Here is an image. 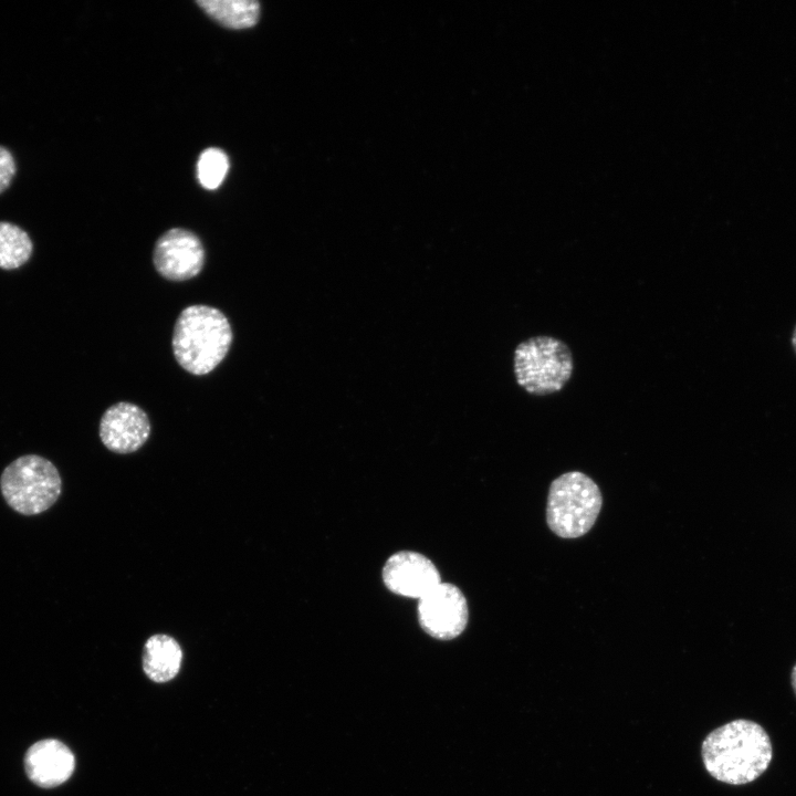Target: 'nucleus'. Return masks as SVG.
Instances as JSON below:
<instances>
[{
    "instance_id": "nucleus-1",
    "label": "nucleus",
    "mask_w": 796,
    "mask_h": 796,
    "mask_svg": "<svg viewBox=\"0 0 796 796\" xmlns=\"http://www.w3.org/2000/svg\"><path fill=\"white\" fill-rule=\"evenodd\" d=\"M701 756L708 773L730 785L758 778L769 766L773 747L765 729L752 720L737 719L710 732Z\"/></svg>"
},
{
    "instance_id": "nucleus-2",
    "label": "nucleus",
    "mask_w": 796,
    "mask_h": 796,
    "mask_svg": "<svg viewBox=\"0 0 796 796\" xmlns=\"http://www.w3.org/2000/svg\"><path fill=\"white\" fill-rule=\"evenodd\" d=\"M233 339L228 317L218 308L195 304L178 315L171 338L176 362L187 373H211L227 356Z\"/></svg>"
},
{
    "instance_id": "nucleus-3",
    "label": "nucleus",
    "mask_w": 796,
    "mask_h": 796,
    "mask_svg": "<svg viewBox=\"0 0 796 796\" xmlns=\"http://www.w3.org/2000/svg\"><path fill=\"white\" fill-rule=\"evenodd\" d=\"M601 506L603 496L596 482L580 471H569L549 485L546 524L558 537L578 538L593 528Z\"/></svg>"
},
{
    "instance_id": "nucleus-4",
    "label": "nucleus",
    "mask_w": 796,
    "mask_h": 796,
    "mask_svg": "<svg viewBox=\"0 0 796 796\" xmlns=\"http://www.w3.org/2000/svg\"><path fill=\"white\" fill-rule=\"evenodd\" d=\"M0 490L7 504L22 515H36L49 510L62 492L56 467L38 454L13 460L0 475Z\"/></svg>"
},
{
    "instance_id": "nucleus-5",
    "label": "nucleus",
    "mask_w": 796,
    "mask_h": 796,
    "mask_svg": "<svg viewBox=\"0 0 796 796\" xmlns=\"http://www.w3.org/2000/svg\"><path fill=\"white\" fill-rule=\"evenodd\" d=\"M513 362L516 383L534 396L562 390L574 369L569 347L561 339L546 335L520 343L514 350Z\"/></svg>"
},
{
    "instance_id": "nucleus-6",
    "label": "nucleus",
    "mask_w": 796,
    "mask_h": 796,
    "mask_svg": "<svg viewBox=\"0 0 796 796\" xmlns=\"http://www.w3.org/2000/svg\"><path fill=\"white\" fill-rule=\"evenodd\" d=\"M418 600L419 625L429 636L450 640L465 629L469 620L468 603L455 585L441 582Z\"/></svg>"
},
{
    "instance_id": "nucleus-7",
    "label": "nucleus",
    "mask_w": 796,
    "mask_h": 796,
    "mask_svg": "<svg viewBox=\"0 0 796 796\" xmlns=\"http://www.w3.org/2000/svg\"><path fill=\"white\" fill-rule=\"evenodd\" d=\"M205 248L199 237L190 230L172 228L156 241L153 263L160 276L182 282L197 276L205 265Z\"/></svg>"
},
{
    "instance_id": "nucleus-8",
    "label": "nucleus",
    "mask_w": 796,
    "mask_h": 796,
    "mask_svg": "<svg viewBox=\"0 0 796 796\" xmlns=\"http://www.w3.org/2000/svg\"><path fill=\"white\" fill-rule=\"evenodd\" d=\"M151 431L148 415L139 406L118 401L108 407L101 420L98 433L103 444L115 453L137 451L148 440Z\"/></svg>"
},
{
    "instance_id": "nucleus-9",
    "label": "nucleus",
    "mask_w": 796,
    "mask_h": 796,
    "mask_svg": "<svg viewBox=\"0 0 796 796\" xmlns=\"http://www.w3.org/2000/svg\"><path fill=\"white\" fill-rule=\"evenodd\" d=\"M385 586L399 596L420 599L441 583L434 564L412 551L392 554L383 567Z\"/></svg>"
},
{
    "instance_id": "nucleus-10",
    "label": "nucleus",
    "mask_w": 796,
    "mask_h": 796,
    "mask_svg": "<svg viewBox=\"0 0 796 796\" xmlns=\"http://www.w3.org/2000/svg\"><path fill=\"white\" fill-rule=\"evenodd\" d=\"M75 758L61 741L45 739L32 744L24 756V768L29 779L43 788L56 787L73 774Z\"/></svg>"
},
{
    "instance_id": "nucleus-11",
    "label": "nucleus",
    "mask_w": 796,
    "mask_h": 796,
    "mask_svg": "<svg viewBox=\"0 0 796 796\" xmlns=\"http://www.w3.org/2000/svg\"><path fill=\"white\" fill-rule=\"evenodd\" d=\"M182 651L175 638L164 633L150 636L143 649V669L154 682H167L179 672Z\"/></svg>"
},
{
    "instance_id": "nucleus-12",
    "label": "nucleus",
    "mask_w": 796,
    "mask_h": 796,
    "mask_svg": "<svg viewBox=\"0 0 796 796\" xmlns=\"http://www.w3.org/2000/svg\"><path fill=\"white\" fill-rule=\"evenodd\" d=\"M197 4L218 23L230 29L250 28L260 15V4L253 0H200Z\"/></svg>"
},
{
    "instance_id": "nucleus-13",
    "label": "nucleus",
    "mask_w": 796,
    "mask_h": 796,
    "mask_svg": "<svg viewBox=\"0 0 796 796\" xmlns=\"http://www.w3.org/2000/svg\"><path fill=\"white\" fill-rule=\"evenodd\" d=\"M33 243L22 228L0 221V269L14 270L31 256Z\"/></svg>"
},
{
    "instance_id": "nucleus-14",
    "label": "nucleus",
    "mask_w": 796,
    "mask_h": 796,
    "mask_svg": "<svg viewBox=\"0 0 796 796\" xmlns=\"http://www.w3.org/2000/svg\"><path fill=\"white\" fill-rule=\"evenodd\" d=\"M229 169L228 156L222 149L203 150L197 163V177L200 185L209 190L218 188Z\"/></svg>"
},
{
    "instance_id": "nucleus-15",
    "label": "nucleus",
    "mask_w": 796,
    "mask_h": 796,
    "mask_svg": "<svg viewBox=\"0 0 796 796\" xmlns=\"http://www.w3.org/2000/svg\"><path fill=\"white\" fill-rule=\"evenodd\" d=\"M15 171L17 165L12 153L0 146V193L9 188Z\"/></svg>"
},
{
    "instance_id": "nucleus-16",
    "label": "nucleus",
    "mask_w": 796,
    "mask_h": 796,
    "mask_svg": "<svg viewBox=\"0 0 796 796\" xmlns=\"http://www.w3.org/2000/svg\"><path fill=\"white\" fill-rule=\"evenodd\" d=\"M790 683H792L793 691H794V693H795V695H796V663H795V664L793 666V668H792V672H790Z\"/></svg>"
},
{
    "instance_id": "nucleus-17",
    "label": "nucleus",
    "mask_w": 796,
    "mask_h": 796,
    "mask_svg": "<svg viewBox=\"0 0 796 796\" xmlns=\"http://www.w3.org/2000/svg\"><path fill=\"white\" fill-rule=\"evenodd\" d=\"M792 343H793L794 349H795V352H796V327H795V331H794V334H793Z\"/></svg>"
}]
</instances>
